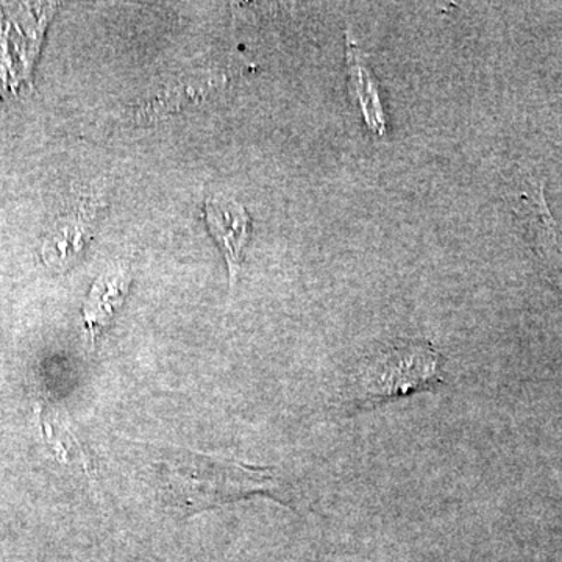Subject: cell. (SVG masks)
Masks as SVG:
<instances>
[{"mask_svg": "<svg viewBox=\"0 0 562 562\" xmlns=\"http://www.w3.org/2000/svg\"><path fill=\"white\" fill-rule=\"evenodd\" d=\"M160 483L177 512L191 514L250 494H279L280 483L269 469L217 460L190 450L161 453Z\"/></svg>", "mask_w": 562, "mask_h": 562, "instance_id": "6da1fadb", "label": "cell"}, {"mask_svg": "<svg viewBox=\"0 0 562 562\" xmlns=\"http://www.w3.org/2000/svg\"><path fill=\"white\" fill-rule=\"evenodd\" d=\"M441 383V357L430 344L409 342L375 355L351 383V401L380 402Z\"/></svg>", "mask_w": 562, "mask_h": 562, "instance_id": "7a4b0ae2", "label": "cell"}, {"mask_svg": "<svg viewBox=\"0 0 562 562\" xmlns=\"http://www.w3.org/2000/svg\"><path fill=\"white\" fill-rule=\"evenodd\" d=\"M206 222L214 238L221 244L231 269L232 284H235L241 265L244 246L250 238V217L238 203L211 201L205 206Z\"/></svg>", "mask_w": 562, "mask_h": 562, "instance_id": "3957f363", "label": "cell"}, {"mask_svg": "<svg viewBox=\"0 0 562 562\" xmlns=\"http://www.w3.org/2000/svg\"><path fill=\"white\" fill-rule=\"evenodd\" d=\"M127 290L128 277L125 272L105 273L94 284L90 299L85 303V324L91 344H94L102 328L110 324L114 312L124 303Z\"/></svg>", "mask_w": 562, "mask_h": 562, "instance_id": "277c9868", "label": "cell"}, {"mask_svg": "<svg viewBox=\"0 0 562 562\" xmlns=\"http://www.w3.org/2000/svg\"><path fill=\"white\" fill-rule=\"evenodd\" d=\"M353 44H349V77L353 91L360 98L362 109H364V116L368 124L371 125L373 131L383 132V113L380 109L379 95H376V87L373 85L372 76L369 74L364 61L357 57L355 54Z\"/></svg>", "mask_w": 562, "mask_h": 562, "instance_id": "5b68a950", "label": "cell"}]
</instances>
